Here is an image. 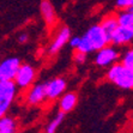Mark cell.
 Listing matches in <instances>:
<instances>
[{
	"label": "cell",
	"instance_id": "ba28073f",
	"mask_svg": "<svg viewBox=\"0 0 133 133\" xmlns=\"http://www.w3.org/2000/svg\"><path fill=\"white\" fill-rule=\"evenodd\" d=\"M70 40H71V30H70L68 26H62V28L58 31V34L55 35L54 40H53L52 43H50L49 49H48L49 54H55V53H58L67 42H70Z\"/></svg>",
	"mask_w": 133,
	"mask_h": 133
},
{
	"label": "cell",
	"instance_id": "9a60e30c",
	"mask_svg": "<svg viewBox=\"0 0 133 133\" xmlns=\"http://www.w3.org/2000/svg\"><path fill=\"white\" fill-rule=\"evenodd\" d=\"M116 16H118V21L120 26L133 30V13L130 10H121Z\"/></svg>",
	"mask_w": 133,
	"mask_h": 133
},
{
	"label": "cell",
	"instance_id": "277c9868",
	"mask_svg": "<svg viewBox=\"0 0 133 133\" xmlns=\"http://www.w3.org/2000/svg\"><path fill=\"white\" fill-rule=\"evenodd\" d=\"M22 62L18 58L12 56L3 60L0 64V82L1 81H15Z\"/></svg>",
	"mask_w": 133,
	"mask_h": 133
},
{
	"label": "cell",
	"instance_id": "5bb4252c",
	"mask_svg": "<svg viewBox=\"0 0 133 133\" xmlns=\"http://www.w3.org/2000/svg\"><path fill=\"white\" fill-rule=\"evenodd\" d=\"M17 131V122L13 118L10 116H1L0 120V133H16Z\"/></svg>",
	"mask_w": 133,
	"mask_h": 133
},
{
	"label": "cell",
	"instance_id": "5b68a950",
	"mask_svg": "<svg viewBox=\"0 0 133 133\" xmlns=\"http://www.w3.org/2000/svg\"><path fill=\"white\" fill-rule=\"evenodd\" d=\"M35 78H36V70L34 66L29 64H22L15 78V83L21 89H28L34 84Z\"/></svg>",
	"mask_w": 133,
	"mask_h": 133
},
{
	"label": "cell",
	"instance_id": "44dd1931",
	"mask_svg": "<svg viewBox=\"0 0 133 133\" xmlns=\"http://www.w3.org/2000/svg\"><path fill=\"white\" fill-rule=\"evenodd\" d=\"M28 40H29V35L26 34V32H23V34H21L18 36V42L19 43H25Z\"/></svg>",
	"mask_w": 133,
	"mask_h": 133
},
{
	"label": "cell",
	"instance_id": "ac0fdd59",
	"mask_svg": "<svg viewBox=\"0 0 133 133\" xmlns=\"http://www.w3.org/2000/svg\"><path fill=\"white\" fill-rule=\"evenodd\" d=\"M116 7L120 10H130L133 7V0H116Z\"/></svg>",
	"mask_w": 133,
	"mask_h": 133
},
{
	"label": "cell",
	"instance_id": "9c48e42d",
	"mask_svg": "<svg viewBox=\"0 0 133 133\" xmlns=\"http://www.w3.org/2000/svg\"><path fill=\"white\" fill-rule=\"evenodd\" d=\"M47 84V96L48 99H56L64 94L66 89V81L62 78H55Z\"/></svg>",
	"mask_w": 133,
	"mask_h": 133
},
{
	"label": "cell",
	"instance_id": "8992f818",
	"mask_svg": "<svg viewBox=\"0 0 133 133\" xmlns=\"http://www.w3.org/2000/svg\"><path fill=\"white\" fill-rule=\"evenodd\" d=\"M119 59V52L114 46H105L102 49L97 50L95 56V62L99 67H107V66L114 65Z\"/></svg>",
	"mask_w": 133,
	"mask_h": 133
},
{
	"label": "cell",
	"instance_id": "3957f363",
	"mask_svg": "<svg viewBox=\"0 0 133 133\" xmlns=\"http://www.w3.org/2000/svg\"><path fill=\"white\" fill-rule=\"evenodd\" d=\"M17 94V84L15 81L0 82V115L4 116L12 104Z\"/></svg>",
	"mask_w": 133,
	"mask_h": 133
},
{
	"label": "cell",
	"instance_id": "7c38bea8",
	"mask_svg": "<svg viewBox=\"0 0 133 133\" xmlns=\"http://www.w3.org/2000/svg\"><path fill=\"white\" fill-rule=\"evenodd\" d=\"M77 99H78L77 94L74 92H66L65 95H62L59 103L60 111H64V113L71 111L77 104Z\"/></svg>",
	"mask_w": 133,
	"mask_h": 133
},
{
	"label": "cell",
	"instance_id": "8fae6325",
	"mask_svg": "<svg viewBox=\"0 0 133 133\" xmlns=\"http://www.w3.org/2000/svg\"><path fill=\"white\" fill-rule=\"evenodd\" d=\"M41 15L43 17L44 22L48 26H53V25L56 23V13H55V10L53 7L52 3L49 0H42L41 1Z\"/></svg>",
	"mask_w": 133,
	"mask_h": 133
},
{
	"label": "cell",
	"instance_id": "52a82bcc",
	"mask_svg": "<svg viewBox=\"0 0 133 133\" xmlns=\"http://www.w3.org/2000/svg\"><path fill=\"white\" fill-rule=\"evenodd\" d=\"M47 98H48V96H47V84L46 83L36 84L26 94V102L31 105L41 104Z\"/></svg>",
	"mask_w": 133,
	"mask_h": 133
},
{
	"label": "cell",
	"instance_id": "e0dca14e",
	"mask_svg": "<svg viewBox=\"0 0 133 133\" xmlns=\"http://www.w3.org/2000/svg\"><path fill=\"white\" fill-rule=\"evenodd\" d=\"M122 64L133 68V48L128 49L122 56Z\"/></svg>",
	"mask_w": 133,
	"mask_h": 133
},
{
	"label": "cell",
	"instance_id": "2e32d148",
	"mask_svg": "<svg viewBox=\"0 0 133 133\" xmlns=\"http://www.w3.org/2000/svg\"><path fill=\"white\" fill-rule=\"evenodd\" d=\"M65 114L66 113H64V111H60L59 114L56 115L55 118L53 119L49 124L47 125L46 133H55L56 130H58V127L60 126V124H61L62 120H64V118H65Z\"/></svg>",
	"mask_w": 133,
	"mask_h": 133
},
{
	"label": "cell",
	"instance_id": "4fadbf2b",
	"mask_svg": "<svg viewBox=\"0 0 133 133\" xmlns=\"http://www.w3.org/2000/svg\"><path fill=\"white\" fill-rule=\"evenodd\" d=\"M103 30L105 31V34L108 35L109 38H111V35L114 34V31L119 28V21H118V16L116 15H108L105 16L104 18L101 22Z\"/></svg>",
	"mask_w": 133,
	"mask_h": 133
},
{
	"label": "cell",
	"instance_id": "ffe728a7",
	"mask_svg": "<svg viewBox=\"0 0 133 133\" xmlns=\"http://www.w3.org/2000/svg\"><path fill=\"white\" fill-rule=\"evenodd\" d=\"M79 42H81V37H72L71 40H70V44H71L72 48H74V49H77L78 46H79Z\"/></svg>",
	"mask_w": 133,
	"mask_h": 133
},
{
	"label": "cell",
	"instance_id": "d6986e66",
	"mask_svg": "<svg viewBox=\"0 0 133 133\" xmlns=\"http://www.w3.org/2000/svg\"><path fill=\"white\" fill-rule=\"evenodd\" d=\"M74 61L78 62V64H84L85 60H87V53L81 52V50H76L74 53Z\"/></svg>",
	"mask_w": 133,
	"mask_h": 133
},
{
	"label": "cell",
	"instance_id": "7a4b0ae2",
	"mask_svg": "<svg viewBox=\"0 0 133 133\" xmlns=\"http://www.w3.org/2000/svg\"><path fill=\"white\" fill-rule=\"evenodd\" d=\"M108 81L125 90L133 89V68L122 62H115L107 72Z\"/></svg>",
	"mask_w": 133,
	"mask_h": 133
},
{
	"label": "cell",
	"instance_id": "7402d4cb",
	"mask_svg": "<svg viewBox=\"0 0 133 133\" xmlns=\"http://www.w3.org/2000/svg\"><path fill=\"white\" fill-rule=\"evenodd\" d=\"M130 11H131V12L133 13V7H131V9H130Z\"/></svg>",
	"mask_w": 133,
	"mask_h": 133
},
{
	"label": "cell",
	"instance_id": "30bf717a",
	"mask_svg": "<svg viewBox=\"0 0 133 133\" xmlns=\"http://www.w3.org/2000/svg\"><path fill=\"white\" fill-rule=\"evenodd\" d=\"M133 41V30L131 29L124 28V26H120L114 31V34L111 35L110 42H113V44L115 46H124Z\"/></svg>",
	"mask_w": 133,
	"mask_h": 133
},
{
	"label": "cell",
	"instance_id": "6da1fadb",
	"mask_svg": "<svg viewBox=\"0 0 133 133\" xmlns=\"http://www.w3.org/2000/svg\"><path fill=\"white\" fill-rule=\"evenodd\" d=\"M109 42H110V38L105 34V31L103 30L102 25L96 24L90 26L89 30L81 37L79 46L76 50H81V52L88 54L92 50L102 49L103 47L108 46Z\"/></svg>",
	"mask_w": 133,
	"mask_h": 133
}]
</instances>
